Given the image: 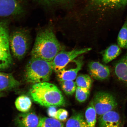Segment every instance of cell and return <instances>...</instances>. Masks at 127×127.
Listing matches in <instances>:
<instances>
[{
  "label": "cell",
  "mask_w": 127,
  "mask_h": 127,
  "mask_svg": "<svg viewBox=\"0 0 127 127\" xmlns=\"http://www.w3.org/2000/svg\"><path fill=\"white\" fill-rule=\"evenodd\" d=\"M99 127H123L121 117L115 110L106 113L99 117Z\"/></svg>",
  "instance_id": "8fae6325"
},
{
  "label": "cell",
  "mask_w": 127,
  "mask_h": 127,
  "mask_svg": "<svg viewBox=\"0 0 127 127\" xmlns=\"http://www.w3.org/2000/svg\"><path fill=\"white\" fill-rule=\"evenodd\" d=\"M121 48L116 44H112L105 50L103 55V61L107 64L115 59L121 53Z\"/></svg>",
  "instance_id": "e0dca14e"
},
{
  "label": "cell",
  "mask_w": 127,
  "mask_h": 127,
  "mask_svg": "<svg viewBox=\"0 0 127 127\" xmlns=\"http://www.w3.org/2000/svg\"><path fill=\"white\" fill-rule=\"evenodd\" d=\"M96 116L97 114L92 100L89 104L85 112V118L88 127H95Z\"/></svg>",
  "instance_id": "d6986e66"
},
{
  "label": "cell",
  "mask_w": 127,
  "mask_h": 127,
  "mask_svg": "<svg viewBox=\"0 0 127 127\" xmlns=\"http://www.w3.org/2000/svg\"><path fill=\"white\" fill-rule=\"evenodd\" d=\"M61 46L51 29L47 28L38 33L31 52L32 57L51 62Z\"/></svg>",
  "instance_id": "6da1fadb"
},
{
  "label": "cell",
  "mask_w": 127,
  "mask_h": 127,
  "mask_svg": "<svg viewBox=\"0 0 127 127\" xmlns=\"http://www.w3.org/2000/svg\"><path fill=\"white\" fill-rule=\"evenodd\" d=\"M88 69L90 75L96 80H106L110 76L109 67L99 62H91L89 64Z\"/></svg>",
  "instance_id": "7c38bea8"
},
{
  "label": "cell",
  "mask_w": 127,
  "mask_h": 127,
  "mask_svg": "<svg viewBox=\"0 0 127 127\" xmlns=\"http://www.w3.org/2000/svg\"><path fill=\"white\" fill-rule=\"evenodd\" d=\"M30 38L26 30L17 29L9 35V44L11 52L16 59L21 60L26 55L30 46Z\"/></svg>",
  "instance_id": "277c9868"
},
{
  "label": "cell",
  "mask_w": 127,
  "mask_h": 127,
  "mask_svg": "<svg viewBox=\"0 0 127 127\" xmlns=\"http://www.w3.org/2000/svg\"><path fill=\"white\" fill-rule=\"evenodd\" d=\"M117 43L121 48H127V15L124 23L119 32Z\"/></svg>",
  "instance_id": "7402d4cb"
},
{
  "label": "cell",
  "mask_w": 127,
  "mask_h": 127,
  "mask_svg": "<svg viewBox=\"0 0 127 127\" xmlns=\"http://www.w3.org/2000/svg\"><path fill=\"white\" fill-rule=\"evenodd\" d=\"M53 71L51 62L32 57L25 68V80L28 83L34 84L47 82Z\"/></svg>",
  "instance_id": "3957f363"
},
{
  "label": "cell",
  "mask_w": 127,
  "mask_h": 127,
  "mask_svg": "<svg viewBox=\"0 0 127 127\" xmlns=\"http://www.w3.org/2000/svg\"><path fill=\"white\" fill-rule=\"evenodd\" d=\"M75 83L77 87L90 90L93 83V80L89 75L80 74L76 78Z\"/></svg>",
  "instance_id": "44dd1931"
},
{
  "label": "cell",
  "mask_w": 127,
  "mask_h": 127,
  "mask_svg": "<svg viewBox=\"0 0 127 127\" xmlns=\"http://www.w3.org/2000/svg\"><path fill=\"white\" fill-rule=\"evenodd\" d=\"M61 88L65 94L72 95L76 91L77 86L73 80H66L60 82Z\"/></svg>",
  "instance_id": "603a6c76"
},
{
  "label": "cell",
  "mask_w": 127,
  "mask_h": 127,
  "mask_svg": "<svg viewBox=\"0 0 127 127\" xmlns=\"http://www.w3.org/2000/svg\"><path fill=\"white\" fill-rule=\"evenodd\" d=\"M114 70L119 80L127 86V51L126 53L116 63Z\"/></svg>",
  "instance_id": "5bb4252c"
},
{
  "label": "cell",
  "mask_w": 127,
  "mask_h": 127,
  "mask_svg": "<svg viewBox=\"0 0 127 127\" xmlns=\"http://www.w3.org/2000/svg\"><path fill=\"white\" fill-rule=\"evenodd\" d=\"M37 127H64L60 121L51 117H44L39 119Z\"/></svg>",
  "instance_id": "ffe728a7"
},
{
  "label": "cell",
  "mask_w": 127,
  "mask_h": 127,
  "mask_svg": "<svg viewBox=\"0 0 127 127\" xmlns=\"http://www.w3.org/2000/svg\"><path fill=\"white\" fill-rule=\"evenodd\" d=\"M56 107L54 106L48 107L47 110V113L48 115L50 117L54 118L55 114L57 111Z\"/></svg>",
  "instance_id": "4316f807"
},
{
  "label": "cell",
  "mask_w": 127,
  "mask_h": 127,
  "mask_svg": "<svg viewBox=\"0 0 127 127\" xmlns=\"http://www.w3.org/2000/svg\"><path fill=\"white\" fill-rule=\"evenodd\" d=\"M93 100L97 115L99 117L109 111L115 110L118 106L115 97L108 92H98Z\"/></svg>",
  "instance_id": "8992f818"
},
{
  "label": "cell",
  "mask_w": 127,
  "mask_h": 127,
  "mask_svg": "<svg viewBox=\"0 0 127 127\" xmlns=\"http://www.w3.org/2000/svg\"><path fill=\"white\" fill-rule=\"evenodd\" d=\"M29 93L33 101L44 107H60L66 104L64 96L58 87L47 82L34 84Z\"/></svg>",
  "instance_id": "7a4b0ae2"
},
{
  "label": "cell",
  "mask_w": 127,
  "mask_h": 127,
  "mask_svg": "<svg viewBox=\"0 0 127 127\" xmlns=\"http://www.w3.org/2000/svg\"><path fill=\"white\" fill-rule=\"evenodd\" d=\"M92 9L101 13L118 12L127 6V0H89Z\"/></svg>",
  "instance_id": "52a82bcc"
},
{
  "label": "cell",
  "mask_w": 127,
  "mask_h": 127,
  "mask_svg": "<svg viewBox=\"0 0 127 127\" xmlns=\"http://www.w3.org/2000/svg\"><path fill=\"white\" fill-rule=\"evenodd\" d=\"M66 127H88L83 114L81 112L74 114L66 122Z\"/></svg>",
  "instance_id": "2e32d148"
},
{
  "label": "cell",
  "mask_w": 127,
  "mask_h": 127,
  "mask_svg": "<svg viewBox=\"0 0 127 127\" xmlns=\"http://www.w3.org/2000/svg\"><path fill=\"white\" fill-rule=\"evenodd\" d=\"M37 2L47 5H62L71 2L73 0H35Z\"/></svg>",
  "instance_id": "d4e9b609"
},
{
  "label": "cell",
  "mask_w": 127,
  "mask_h": 127,
  "mask_svg": "<svg viewBox=\"0 0 127 127\" xmlns=\"http://www.w3.org/2000/svg\"><path fill=\"white\" fill-rule=\"evenodd\" d=\"M90 94V90L77 87L75 91V97L79 102H85L88 99Z\"/></svg>",
  "instance_id": "cb8c5ba5"
},
{
  "label": "cell",
  "mask_w": 127,
  "mask_h": 127,
  "mask_svg": "<svg viewBox=\"0 0 127 127\" xmlns=\"http://www.w3.org/2000/svg\"><path fill=\"white\" fill-rule=\"evenodd\" d=\"M68 113L67 110L63 109L57 110L54 118L60 121H64L67 118Z\"/></svg>",
  "instance_id": "484cf974"
},
{
  "label": "cell",
  "mask_w": 127,
  "mask_h": 127,
  "mask_svg": "<svg viewBox=\"0 0 127 127\" xmlns=\"http://www.w3.org/2000/svg\"><path fill=\"white\" fill-rule=\"evenodd\" d=\"M39 119L33 112H24L17 117L15 120L18 127H37Z\"/></svg>",
  "instance_id": "4fadbf2b"
},
{
  "label": "cell",
  "mask_w": 127,
  "mask_h": 127,
  "mask_svg": "<svg viewBox=\"0 0 127 127\" xmlns=\"http://www.w3.org/2000/svg\"><path fill=\"white\" fill-rule=\"evenodd\" d=\"M23 7L20 0H0V17L19 15L23 12Z\"/></svg>",
  "instance_id": "30bf717a"
},
{
  "label": "cell",
  "mask_w": 127,
  "mask_h": 127,
  "mask_svg": "<svg viewBox=\"0 0 127 127\" xmlns=\"http://www.w3.org/2000/svg\"><path fill=\"white\" fill-rule=\"evenodd\" d=\"M12 74L0 71V91H6L15 88L20 85Z\"/></svg>",
  "instance_id": "9a60e30c"
},
{
  "label": "cell",
  "mask_w": 127,
  "mask_h": 127,
  "mask_svg": "<svg viewBox=\"0 0 127 127\" xmlns=\"http://www.w3.org/2000/svg\"><path fill=\"white\" fill-rule=\"evenodd\" d=\"M91 50V48H88L75 49L69 51L61 50L57 54L51 62L53 71L57 73L78 56Z\"/></svg>",
  "instance_id": "ba28073f"
},
{
  "label": "cell",
  "mask_w": 127,
  "mask_h": 127,
  "mask_svg": "<svg viewBox=\"0 0 127 127\" xmlns=\"http://www.w3.org/2000/svg\"><path fill=\"white\" fill-rule=\"evenodd\" d=\"M0 95H1L0 94Z\"/></svg>",
  "instance_id": "83f0119b"
},
{
  "label": "cell",
  "mask_w": 127,
  "mask_h": 127,
  "mask_svg": "<svg viewBox=\"0 0 127 127\" xmlns=\"http://www.w3.org/2000/svg\"><path fill=\"white\" fill-rule=\"evenodd\" d=\"M83 64V58L79 57L71 61L63 69L56 73L60 82L66 80H74L78 73L81 69Z\"/></svg>",
  "instance_id": "9c48e42d"
},
{
  "label": "cell",
  "mask_w": 127,
  "mask_h": 127,
  "mask_svg": "<svg viewBox=\"0 0 127 127\" xmlns=\"http://www.w3.org/2000/svg\"><path fill=\"white\" fill-rule=\"evenodd\" d=\"M32 105L31 100L29 97L22 95L17 98L15 105L19 111L23 112H28L31 109Z\"/></svg>",
  "instance_id": "ac0fdd59"
},
{
  "label": "cell",
  "mask_w": 127,
  "mask_h": 127,
  "mask_svg": "<svg viewBox=\"0 0 127 127\" xmlns=\"http://www.w3.org/2000/svg\"><path fill=\"white\" fill-rule=\"evenodd\" d=\"M9 35L7 22L0 21V71L9 69L13 64L9 47Z\"/></svg>",
  "instance_id": "5b68a950"
}]
</instances>
